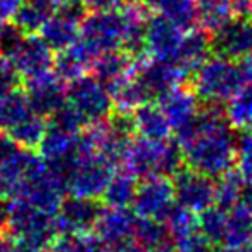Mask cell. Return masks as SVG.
<instances>
[{"label":"cell","instance_id":"6da1fadb","mask_svg":"<svg viewBox=\"0 0 252 252\" xmlns=\"http://www.w3.org/2000/svg\"><path fill=\"white\" fill-rule=\"evenodd\" d=\"M176 144L183 162L193 171L211 178L231 171L237 161V138L223 111L207 105L180 131Z\"/></svg>","mask_w":252,"mask_h":252},{"label":"cell","instance_id":"7a4b0ae2","mask_svg":"<svg viewBox=\"0 0 252 252\" xmlns=\"http://www.w3.org/2000/svg\"><path fill=\"white\" fill-rule=\"evenodd\" d=\"M4 233L11 242L33 252H45L59 237L54 214L38 209L21 197L7 200Z\"/></svg>","mask_w":252,"mask_h":252},{"label":"cell","instance_id":"3957f363","mask_svg":"<svg viewBox=\"0 0 252 252\" xmlns=\"http://www.w3.org/2000/svg\"><path fill=\"white\" fill-rule=\"evenodd\" d=\"M114 162L95 151L87 135H81L76 152L64 175L66 192L76 197L98 199L114 175Z\"/></svg>","mask_w":252,"mask_h":252},{"label":"cell","instance_id":"277c9868","mask_svg":"<svg viewBox=\"0 0 252 252\" xmlns=\"http://www.w3.org/2000/svg\"><path fill=\"white\" fill-rule=\"evenodd\" d=\"M125 168L137 180L151 176H168L171 178L183 164V158L176 142L169 138L154 140V138L135 137L126 151Z\"/></svg>","mask_w":252,"mask_h":252},{"label":"cell","instance_id":"5b68a950","mask_svg":"<svg viewBox=\"0 0 252 252\" xmlns=\"http://www.w3.org/2000/svg\"><path fill=\"white\" fill-rule=\"evenodd\" d=\"M193 94L206 105L220 107L245 83L240 64L226 57H207L193 71Z\"/></svg>","mask_w":252,"mask_h":252},{"label":"cell","instance_id":"8992f818","mask_svg":"<svg viewBox=\"0 0 252 252\" xmlns=\"http://www.w3.org/2000/svg\"><path fill=\"white\" fill-rule=\"evenodd\" d=\"M78 43L90 54L97 57L111 50H123L125 43V14L123 9H97L85 14L80 25Z\"/></svg>","mask_w":252,"mask_h":252},{"label":"cell","instance_id":"52a82bcc","mask_svg":"<svg viewBox=\"0 0 252 252\" xmlns=\"http://www.w3.org/2000/svg\"><path fill=\"white\" fill-rule=\"evenodd\" d=\"M66 104L76 112L85 126L105 121L114 109L107 87L95 76L87 74L66 85Z\"/></svg>","mask_w":252,"mask_h":252},{"label":"cell","instance_id":"ba28073f","mask_svg":"<svg viewBox=\"0 0 252 252\" xmlns=\"http://www.w3.org/2000/svg\"><path fill=\"white\" fill-rule=\"evenodd\" d=\"M138 216L128 207H105L100 211L94 233L107 252H125L135 244Z\"/></svg>","mask_w":252,"mask_h":252},{"label":"cell","instance_id":"9c48e42d","mask_svg":"<svg viewBox=\"0 0 252 252\" xmlns=\"http://www.w3.org/2000/svg\"><path fill=\"white\" fill-rule=\"evenodd\" d=\"M95 151L116 162L123 161L126 151L130 147L131 140L135 138L131 114H116L109 116L105 121L98 123L88 133H85Z\"/></svg>","mask_w":252,"mask_h":252},{"label":"cell","instance_id":"30bf717a","mask_svg":"<svg viewBox=\"0 0 252 252\" xmlns=\"http://www.w3.org/2000/svg\"><path fill=\"white\" fill-rule=\"evenodd\" d=\"M175 206L173 183L168 176L144 178L137 185L135 197L131 200V211L142 220L164 221Z\"/></svg>","mask_w":252,"mask_h":252},{"label":"cell","instance_id":"8fae6325","mask_svg":"<svg viewBox=\"0 0 252 252\" xmlns=\"http://www.w3.org/2000/svg\"><path fill=\"white\" fill-rule=\"evenodd\" d=\"M171 178L178 207L197 216L207 207L214 206V178L190 168H180Z\"/></svg>","mask_w":252,"mask_h":252},{"label":"cell","instance_id":"7c38bea8","mask_svg":"<svg viewBox=\"0 0 252 252\" xmlns=\"http://www.w3.org/2000/svg\"><path fill=\"white\" fill-rule=\"evenodd\" d=\"M45 162L36 151L21 149L0 162V199L12 200L21 195L25 185L42 171Z\"/></svg>","mask_w":252,"mask_h":252},{"label":"cell","instance_id":"4fadbf2b","mask_svg":"<svg viewBox=\"0 0 252 252\" xmlns=\"http://www.w3.org/2000/svg\"><path fill=\"white\" fill-rule=\"evenodd\" d=\"M211 52L242 63L252 54V18L233 16L223 26L211 33Z\"/></svg>","mask_w":252,"mask_h":252},{"label":"cell","instance_id":"5bb4252c","mask_svg":"<svg viewBox=\"0 0 252 252\" xmlns=\"http://www.w3.org/2000/svg\"><path fill=\"white\" fill-rule=\"evenodd\" d=\"M85 16V5L80 0H67L61 9H57L40 28L38 35L54 50L66 49L73 45L80 35V25Z\"/></svg>","mask_w":252,"mask_h":252},{"label":"cell","instance_id":"9a60e30c","mask_svg":"<svg viewBox=\"0 0 252 252\" xmlns=\"http://www.w3.org/2000/svg\"><path fill=\"white\" fill-rule=\"evenodd\" d=\"M100 211L102 207L97 202V199L76 195H69L67 199L64 197L63 204L54 216L59 237L61 235L92 233Z\"/></svg>","mask_w":252,"mask_h":252},{"label":"cell","instance_id":"2e32d148","mask_svg":"<svg viewBox=\"0 0 252 252\" xmlns=\"http://www.w3.org/2000/svg\"><path fill=\"white\" fill-rule=\"evenodd\" d=\"M133 74L151 100L158 98L162 92L169 90V88L183 85L187 78V74L175 63L156 59V57H149V59L138 61V63L135 61Z\"/></svg>","mask_w":252,"mask_h":252},{"label":"cell","instance_id":"e0dca14e","mask_svg":"<svg viewBox=\"0 0 252 252\" xmlns=\"http://www.w3.org/2000/svg\"><path fill=\"white\" fill-rule=\"evenodd\" d=\"M26 97L33 112L50 118L66 104V83L52 69L26 80Z\"/></svg>","mask_w":252,"mask_h":252},{"label":"cell","instance_id":"ac0fdd59","mask_svg":"<svg viewBox=\"0 0 252 252\" xmlns=\"http://www.w3.org/2000/svg\"><path fill=\"white\" fill-rule=\"evenodd\" d=\"M164 224L169 231L173 252H209L211 244L200 231L195 214L175 206L166 216Z\"/></svg>","mask_w":252,"mask_h":252},{"label":"cell","instance_id":"d6986e66","mask_svg":"<svg viewBox=\"0 0 252 252\" xmlns=\"http://www.w3.org/2000/svg\"><path fill=\"white\" fill-rule=\"evenodd\" d=\"M185 30L178 28L159 14L147 16L144 33V49L149 57L171 61L175 59L176 50L182 43Z\"/></svg>","mask_w":252,"mask_h":252},{"label":"cell","instance_id":"ffe728a7","mask_svg":"<svg viewBox=\"0 0 252 252\" xmlns=\"http://www.w3.org/2000/svg\"><path fill=\"white\" fill-rule=\"evenodd\" d=\"M21 80H30L33 76H38L42 73L52 69L54 64V50L42 40L38 33L25 35L21 45L14 52V56L9 59Z\"/></svg>","mask_w":252,"mask_h":252},{"label":"cell","instance_id":"44dd1931","mask_svg":"<svg viewBox=\"0 0 252 252\" xmlns=\"http://www.w3.org/2000/svg\"><path fill=\"white\" fill-rule=\"evenodd\" d=\"M156 104L159 105L164 118L168 119L171 131H180L182 128H185L200 111L199 98L195 97L193 90H189L183 85L162 92L156 98Z\"/></svg>","mask_w":252,"mask_h":252},{"label":"cell","instance_id":"7402d4cb","mask_svg":"<svg viewBox=\"0 0 252 252\" xmlns=\"http://www.w3.org/2000/svg\"><path fill=\"white\" fill-rule=\"evenodd\" d=\"M252 244V190L224 209V235L221 245L247 249Z\"/></svg>","mask_w":252,"mask_h":252},{"label":"cell","instance_id":"603a6c76","mask_svg":"<svg viewBox=\"0 0 252 252\" xmlns=\"http://www.w3.org/2000/svg\"><path fill=\"white\" fill-rule=\"evenodd\" d=\"M211 56V42L204 30H187L183 33L173 63L187 74L192 76L193 71Z\"/></svg>","mask_w":252,"mask_h":252},{"label":"cell","instance_id":"cb8c5ba5","mask_svg":"<svg viewBox=\"0 0 252 252\" xmlns=\"http://www.w3.org/2000/svg\"><path fill=\"white\" fill-rule=\"evenodd\" d=\"M135 59L126 54L125 50H111V52L100 54L94 59L92 63V69H94V76L97 78L100 83L107 87V90L126 78L133 71Z\"/></svg>","mask_w":252,"mask_h":252},{"label":"cell","instance_id":"d4e9b609","mask_svg":"<svg viewBox=\"0 0 252 252\" xmlns=\"http://www.w3.org/2000/svg\"><path fill=\"white\" fill-rule=\"evenodd\" d=\"M131 123H133V130L137 137L162 140V138H169V133H171V126H169L168 119L164 118L159 105L151 100L131 112Z\"/></svg>","mask_w":252,"mask_h":252},{"label":"cell","instance_id":"484cf974","mask_svg":"<svg viewBox=\"0 0 252 252\" xmlns=\"http://www.w3.org/2000/svg\"><path fill=\"white\" fill-rule=\"evenodd\" d=\"M92 63H94V57L80 43L74 42L73 45L59 50L57 56H54L52 69L67 85L76 78L85 76L87 71L92 67Z\"/></svg>","mask_w":252,"mask_h":252},{"label":"cell","instance_id":"4316f807","mask_svg":"<svg viewBox=\"0 0 252 252\" xmlns=\"http://www.w3.org/2000/svg\"><path fill=\"white\" fill-rule=\"evenodd\" d=\"M223 114L233 130L252 128V83L245 81L226 102Z\"/></svg>","mask_w":252,"mask_h":252},{"label":"cell","instance_id":"83f0119b","mask_svg":"<svg viewBox=\"0 0 252 252\" xmlns=\"http://www.w3.org/2000/svg\"><path fill=\"white\" fill-rule=\"evenodd\" d=\"M33 112L26 92L21 88L9 92L0 97V131L7 133L18 123Z\"/></svg>","mask_w":252,"mask_h":252},{"label":"cell","instance_id":"f1b7e54d","mask_svg":"<svg viewBox=\"0 0 252 252\" xmlns=\"http://www.w3.org/2000/svg\"><path fill=\"white\" fill-rule=\"evenodd\" d=\"M233 16V0H197V23L209 35Z\"/></svg>","mask_w":252,"mask_h":252},{"label":"cell","instance_id":"f546056e","mask_svg":"<svg viewBox=\"0 0 252 252\" xmlns=\"http://www.w3.org/2000/svg\"><path fill=\"white\" fill-rule=\"evenodd\" d=\"M152 5L159 16L185 32L197 25V0H154Z\"/></svg>","mask_w":252,"mask_h":252},{"label":"cell","instance_id":"4dcf8cb0","mask_svg":"<svg viewBox=\"0 0 252 252\" xmlns=\"http://www.w3.org/2000/svg\"><path fill=\"white\" fill-rule=\"evenodd\" d=\"M252 190V187H249L244 182L238 171H228L224 175L218 176L214 182V204L223 209H228L233 204H237L238 200H242L249 192Z\"/></svg>","mask_w":252,"mask_h":252},{"label":"cell","instance_id":"1f68e13d","mask_svg":"<svg viewBox=\"0 0 252 252\" xmlns=\"http://www.w3.org/2000/svg\"><path fill=\"white\" fill-rule=\"evenodd\" d=\"M47 131V121L43 116L32 112L30 116H26L21 123L7 131V135L12 138L18 147L21 149H30V151H36L42 142L43 135Z\"/></svg>","mask_w":252,"mask_h":252},{"label":"cell","instance_id":"d6a6232c","mask_svg":"<svg viewBox=\"0 0 252 252\" xmlns=\"http://www.w3.org/2000/svg\"><path fill=\"white\" fill-rule=\"evenodd\" d=\"M138 180L131 173L123 171L116 173L111 176L107 187H105L102 199L109 207H130L131 200L135 197Z\"/></svg>","mask_w":252,"mask_h":252},{"label":"cell","instance_id":"836d02e7","mask_svg":"<svg viewBox=\"0 0 252 252\" xmlns=\"http://www.w3.org/2000/svg\"><path fill=\"white\" fill-rule=\"evenodd\" d=\"M197 223L204 237L211 245H221L224 235V209L220 206H211L200 214H197Z\"/></svg>","mask_w":252,"mask_h":252},{"label":"cell","instance_id":"e575fe53","mask_svg":"<svg viewBox=\"0 0 252 252\" xmlns=\"http://www.w3.org/2000/svg\"><path fill=\"white\" fill-rule=\"evenodd\" d=\"M50 252H107L95 235H61L50 247Z\"/></svg>","mask_w":252,"mask_h":252},{"label":"cell","instance_id":"d590c367","mask_svg":"<svg viewBox=\"0 0 252 252\" xmlns=\"http://www.w3.org/2000/svg\"><path fill=\"white\" fill-rule=\"evenodd\" d=\"M50 16L47 12H43L42 9H38L35 4H32L30 0H25L19 4V7L16 9L14 16L11 18V21L21 30L26 35H33L38 33L40 28L43 26V23L49 19Z\"/></svg>","mask_w":252,"mask_h":252},{"label":"cell","instance_id":"8d00e7d4","mask_svg":"<svg viewBox=\"0 0 252 252\" xmlns=\"http://www.w3.org/2000/svg\"><path fill=\"white\" fill-rule=\"evenodd\" d=\"M237 161L238 175L249 187H252V128L244 130L242 137L237 140Z\"/></svg>","mask_w":252,"mask_h":252},{"label":"cell","instance_id":"74e56055","mask_svg":"<svg viewBox=\"0 0 252 252\" xmlns=\"http://www.w3.org/2000/svg\"><path fill=\"white\" fill-rule=\"evenodd\" d=\"M26 33H23L14 23H4L2 30H0V56L4 59H11L18 47L21 45L23 38Z\"/></svg>","mask_w":252,"mask_h":252},{"label":"cell","instance_id":"f35d334b","mask_svg":"<svg viewBox=\"0 0 252 252\" xmlns=\"http://www.w3.org/2000/svg\"><path fill=\"white\" fill-rule=\"evenodd\" d=\"M19 83H21V76L12 67V64L9 63L4 69L0 71V97L16 90V88H19Z\"/></svg>","mask_w":252,"mask_h":252},{"label":"cell","instance_id":"ab89813d","mask_svg":"<svg viewBox=\"0 0 252 252\" xmlns=\"http://www.w3.org/2000/svg\"><path fill=\"white\" fill-rule=\"evenodd\" d=\"M18 145L12 142V138L9 137L7 133H4V131H0V162L5 161V159L9 158V156H12L16 151H18Z\"/></svg>","mask_w":252,"mask_h":252},{"label":"cell","instance_id":"60d3db41","mask_svg":"<svg viewBox=\"0 0 252 252\" xmlns=\"http://www.w3.org/2000/svg\"><path fill=\"white\" fill-rule=\"evenodd\" d=\"M21 0H0V18L7 21L14 16L16 9L19 7Z\"/></svg>","mask_w":252,"mask_h":252},{"label":"cell","instance_id":"b9f144b4","mask_svg":"<svg viewBox=\"0 0 252 252\" xmlns=\"http://www.w3.org/2000/svg\"><path fill=\"white\" fill-rule=\"evenodd\" d=\"M80 2L85 5V9H90V11L111 9V7H116V4H118V0H80Z\"/></svg>","mask_w":252,"mask_h":252},{"label":"cell","instance_id":"7bdbcfd3","mask_svg":"<svg viewBox=\"0 0 252 252\" xmlns=\"http://www.w3.org/2000/svg\"><path fill=\"white\" fill-rule=\"evenodd\" d=\"M240 69H242V73H244L245 81H251V83H252V54L242 61Z\"/></svg>","mask_w":252,"mask_h":252},{"label":"cell","instance_id":"ee69618b","mask_svg":"<svg viewBox=\"0 0 252 252\" xmlns=\"http://www.w3.org/2000/svg\"><path fill=\"white\" fill-rule=\"evenodd\" d=\"M5 223H7V200L0 199V230L4 231Z\"/></svg>","mask_w":252,"mask_h":252},{"label":"cell","instance_id":"f6af8a7d","mask_svg":"<svg viewBox=\"0 0 252 252\" xmlns=\"http://www.w3.org/2000/svg\"><path fill=\"white\" fill-rule=\"evenodd\" d=\"M209 252H247L242 247H231V245H218L216 249H211Z\"/></svg>","mask_w":252,"mask_h":252},{"label":"cell","instance_id":"bcb514c9","mask_svg":"<svg viewBox=\"0 0 252 252\" xmlns=\"http://www.w3.org/2000/svg\"><path fill=\"white\" fill-rule=\"evenodd\" d=\"M9 245H11V240L4 231L0 230V252H9Z\"/></svg>","mask_w":252,"mask_h":252},{"label":"cell","instance_id":"7dc6e473","mask_svg":"<svg viewBox=\"0 0 252 252\" xmlns=\"http://www.w3.org/2000/svg\"><path fill=\"white\" fill-rule=\"evenodd\" d=\"M123 2H126L128 5H147V4L152 5L154 0H123Z\"/></svg>","mask_w":252,"mask_h":252},{"label":"cell","instance_id":"c3c4849f","mask_svg":"<svg viewBox=\"0 0 252 252\" xmlns=\"http://www.w3.org/2000/svg\"><path fill=\"white\" fill-rule=\"evenodd\" d=\"M125 252H154V251H149V249H145V247H142V245H138V244H133L130 249H126Z\"/></svg>","mask_w":252,"mask_h":252},{"label":"cell","instance_id":"681fc988","mask_svg":"<svg viewBox=\"0 0 252 252\" xmlns=\"http://www.w3.org/2000/svg\"><path fill=\"white\" fill-rule=\"evenodd\" d=\"M7 64H9V61H7V59H4V57L0 56V71L4 69V67L7 66Z\"/></svg>","mask_w":252,"mask_h":252},{"label":"cell","instance_id":"f907efd6","mask_svg":"<svg viewBox=\"0 0 252 252\" xmlns=\"http://www.w3.org/2000/svg\"><path fill=\"white\" fill-rule=\"evenodd\" d=\"M4 23H5V21H4V19L0 18V30H2V26H4Z\"/></svg>","mask_w":252,"mask_h":252},{"label":"cell","instance_id":"816d5d0a","mask_svg":"<svg viewBox=\"0 0 252 252\" xmlns=\"http://www.w3.org/2000/svg\"><path fill=\"white\" fill-rule=\"evenodd\" d=\"M21 2H25V0H21Z\"/></svg>","mask_w":252,"mask_h":252}]
</instances>
